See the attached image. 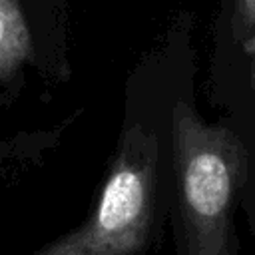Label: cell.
I'll list each match as a JSON object with an SVG mask.
<instances>
[{"mask_svg": "<svg viewBox=\"0 0 255 255\" xmlns=\"http://www.w3.org/2000/svg\"><path fill=\"white\" fill-rule=\"evenodd\" d=\"M169 133L177 255H237L233 215L247 187L245 141L183 100L173 106Z\"/></svg>", "mask_w": 255, "mask_h": 255, "instance_id": "cell-1", "label": "cell"}, {"mask_svg": "<svg viewBox=\"0 0 255 255\" xmlns=\"http://www.w3.org/2000/svg\"><path fill=\"white\" fill-rule=\"evenodd\" d=\"M159 179V131L143 120H128L88 219L30 255H139L155 225Z\"/></svg>", "mask_w": 255, "mask_h": 255, "instance_id": "cell-2", "label": "cell"}, {"mask_svg": "<svg viewBox=\"0 0 255 255\" xmlns=\"http://www.w3.org/2000/svg\"><path fill=\"white\" fill-rule=\"evenodd\" d=\"M30 32L16 0H0V84L8 82L28 60Z\"/></svg>", "mask_w": 255, "mask_h": 255, "instance_id": "cell-3", "label": "cell"}, {"mask_svg": "<svg viewBox=\"0 0 255 255\" xmlns=\"http://www.w3.org/2000/svg\"><path fill=\"white\" fill-rule=\"evenodd\" d=\"M44 137H48V133H38V135H18L14 139H4L0 141V171L2 167L14 159V157H22L26 147H34V145H42L46 143Z\"/></svg>", "mask_w": 255, "mask_h": 255, "instance_id": "cell-4", "label": "cell"}, {"mask_svg": "<svg viewBox=\"0 0 255 255\" xmlns=\"http://www.w3.org/2000/svg\"><path fill=\"white\" fill-rule=\"evenodd\" d=\"M255 34V0H239L235 16V38L251 46Z\"/></svg>", "mask_w": 255, "mask_h": 255, "instance_id": "cell-5", "label": "cell"}, {"mask_svg": "<svg viewBox=\"0 0 255 255\" xmlns=\"http://www.w3.org/2000/svg\"><path fill=\"white\" fill-rule=\"evenodd\" d=\"M251 88L255 90V60H253V68H251Z\"/></svg>", "mask_w": 255, "mask_h": 255, "instance_id": "cell-6", "label": "cell"}]
</instances>
